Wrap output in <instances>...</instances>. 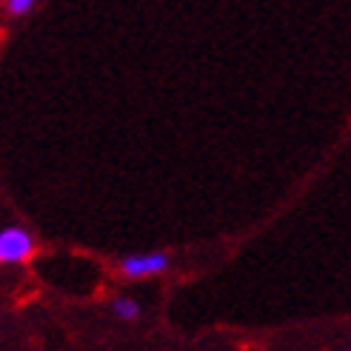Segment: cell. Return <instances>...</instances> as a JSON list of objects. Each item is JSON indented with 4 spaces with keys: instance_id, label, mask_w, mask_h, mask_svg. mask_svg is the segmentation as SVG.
Returning a JSON list of instances; mask_svg holds the SVG:
<instances>
[{
    "instance_id": "1",
    "label": "cell",
    "mask_w": 351,
    "mask_h": 351,
    "mask_svg": "<svg viewBox=\"0 0 351 351\" xmlns=\"http://www.w3.org/2000/svg\"><path fill=\"white\" fill-rule=\"evenodd\" d=\"M34 252V240L21 226H6L0 232V263H23Z\"/></svg>"
},
{
    "instance_id": "2",
    "label": "cell",
    "mask_w": 351,
    "mask_h": 351,
    "mask_svg": "<svg viewBox=\"0 0 351 351\" xmlns=\"http://www.w3.org/2000/svg\"><path fill=\"white\" fill-rule=\"evenodd\" d=\"M169 269V257L163 252H152V254H132L120 260V274L129 280H140V277H154L163 274Z\"/></svg>"
},
{
    "instance_id": "3",
    "label": "cell",
    "mask_w": 351,
    "mask_h": 351,
    "mask_svg": "<svg viewBox=\"0 0 351 351\" xmlns=\"http://www.w3.org/2000/svg\"><path fill=\"white\" fill-rule=\"evenodd\" d=\"M112 308H114L117 317H120V320H126V323H134V320L140 317V306L132 300V297H117Z\"/></svg>"
},
{
    "instance_id": "4",
    "label": "cell",
    "mask_w": 351,
    "mask_h": 351,
    "mask_svg": "<svg viewBox=\"0 0 351 351\" xmlns=\"http://www.w3.org/2000/svg\"><path fill=\"white\" fill-rule=\"evenodd\" d=\"M34 3H38V0H3V9H6V14H12V17H21V14L32 12Z\"/></svg>"
}]
</instances>
